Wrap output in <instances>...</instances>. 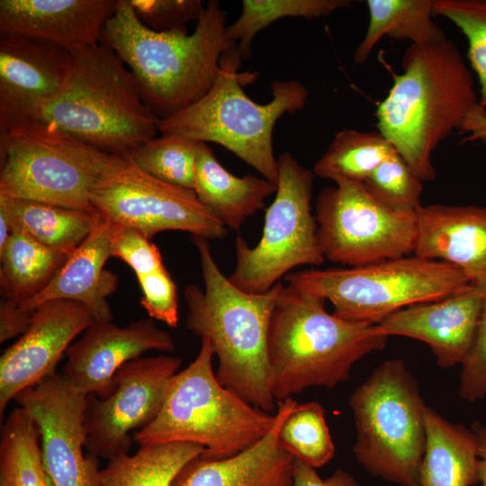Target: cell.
Returning <instances> with one entry per match:
<instances>
[{
  "label": "cell",
  "instance_id": "obj_34",
  "mask_svg": "<svg viewBox=\"0 0 486 486\" xmlns=\"http://www.w3.org/2000/svg\"><path fill=\"white\" fill-rule=\"evenodd\" d=\"M199 145V141L184 136L161 134L141 144L125 158L164 183L194 191Z\"/></svg>",
  "mask_w": 486,
  "mask_h": 486
},
{
  "label": "cell",
  "instance_id": "obj_9",
  "mask_svg": "<svg viewBox=\"0 0 486 486\" xmlns=\"http://www.w3.org/2000/svg\"><path fill=\"white\" fill-rule=\"evenodd\" d=\"M284 280L328 300L335 316L369 325L406 307L446 298L471 283L454 266L415 255L349 268L290 272Z\"/></svg>",
  "mask_w": 486,
  "mask_h": 486
},
{
  "label": "cell",
  "instance_id": "obj_25",
  "mask_svg": "<svg viewBox=\"0 0 486 486\" xmlns=\"http://www.w3.org/2000/svg\"><path fill=\"white\" fill-rule=\"evenodd\" d=\"M425 426L426 449L418 486H472L480 482L478 447L471 428L450 422L428 406Z\"/></svg>",
  "mask_w": 486,
  "mask_h": 486
},
{
  "label": "cell",
  "instance_id": "obj_6",
  "mask_svg": "<svg viewBox=\"0 0 486 486\" xmlns=\"http://www.w3.org/2000/svg\"><path fill=\"white\" fill-rule=\"evenodd\" d=\"M241 61L238 50L225 54L209 92L176 114L158 120V130L161 134L219 144L276 184L277 158L273 148L275 122L284 113L302 110L309 92L297 80H275L270 85L272 100L256 103L246 94L243 86L253 82L256 73H240Z\"/></svg>",
  "mask_w": 486,
  "mask_h": 486
},
{
  "label": "cell",
  "instance_id": "obj_30",
  "mask_svg": "<svg viewBox=\"0 0 486 486\" xmlns=\"http://www.w3.org/2000/svg\"><path fill=\"white\" fill-rule=\"evenodd\" d=\"M0 486H45L40 434L22 407L14 408L1 427Z\"/></svg>",
  "mask_w": 486,
  "mask_h": 486
},
{
  "label": "cell",
  "instance_id": "obj_1",
  "mask_svg": "<svg viewBox=\"0 0 486 486\" xmlns=\"http://www.w3.org/2000/svg\"><path fill=\"white\" fill-rule=\"evenodd\" d=\"M225 17L220 2L211 0L192 33L185 26L159 32L141 22L130 0H118L100 42L123 61L146 104L163 120L203 97L216 81L222 57L238 50L227 38Z\"/></svg>",
  "mask_w": 486,
  "mask_h": 486
},
{
  "label": "cell",
  "instance_id": "obj_44",
  "mask_svg": "<svg viewBox=\"0 0 486 486\" xmlns=\"http://www.w3.org/2000/svg\"><path fill=\"white\" fill-rule=\"evenodd\" d=\"M478 447L480 460L479 475L482 486H486V425L481 422H473L471 425Z\"/></svg>",
  "mask_w": 486,
  "mask_h": 486
},
{
  "label": "cell",
  "instance_id": "obj_16",
  "mask_svg": "<svg viewBox=\"0 0 486 486\" xmlns=\"http://www.w3.org/2000/svg\"><path fill=\"white\" fill-rule=\"evenodd\" d=\"M72 54L53 43L0 36V147L15 129L38 122L70 73Z\"/></svg>",
  "mask_w": 486,
  "mask_h": 486
},
{
  "label": "cell",
  "instance_id": "obj_18",
  "mask_svg": "<svg viewBox=\"0 0 486 486\" xmlns=\"http://www.w3.org/2000/svg\"><path fill=\"white\" fill-rule=\"evenodd\" d=\"M175 341L151 318L124 327L111 321H94L66 352L62 377L77 393L107 396L113 376L126 363L150 350L173 352Z\"/></svg>",
  "mask_w": 486,
  "mask_h": 486
},
{
  "label": "cell",
  "instance_id": "obj_31",
  "mask_svg": "<svg viewBox=\"0 0 486 486\" xmlns=\"http://www.w3.org/2000/svg\"><path fill=\"white\" fill-rule=\"evenodd\" d=\"M395 150L380 131L345 129L336 133L326 152L313 166L315 176L363 183Z\"/></svg>",
  "mask_w": 486,
  "mask_h": 486
},
{
  "label": "cell",
  "instance_id": "obj_23",
  "mask_svg": "<svg viewBox=\"0 0 486 486\" xmlns=\"http://www.w3.org/2000/svg\"><path fill=\"white\" fill-rule=\"evenodd\" d=\"M111 256V221L100 214L90 234L50 283L34 298L20 305L33 311L50 301L69 300L86 305L94 321L112 320L107 298L117 290L119 277L104 268Z\"/></svg>",
  "mask_w": 486,
  "mask_h": 486
},
{
  "label": "cell",
  "instance_id": "obj_12",
  "mask_svg": "<svg viewBox=\"0 0 486 486\" xmlns=\"http://www.w3.org/2000/svg\"><path fill=\"white\" fill-rule=\"evenodd\" d=\"M315 219L321 252L331 262L353 267L414 252L416 212L390 210L361 182L340 180L323 189Z\"/></svg>",
  "mask_w": 486,
  "mask_h": 486
},
{
  "label": "cell",
  "instance_id": "obj_28",
  "mask_svg": "<svg viewBox=\"0 0 486 486\" xmlns=\"http://www.w3.org/2000/svg\"><path fill=\"white\" fill-rule=\"evenodd\" d=\"M204 451L184 442L140 446L133 454L110 459L100 470L99 486H171L182 469Z\"/></svg>",
  "mask_w": 486,
  "mask_h": 486
},
{
  "label": "cell",
  "instance_id": "obj_45",
  "mask_svg": "<svg viewBox=\"0 0 486 486\" xmlns=\"http://www.w3.org/2000/svg\"><path fill=\"white\" fill-rule=\"evenodd\" d=\"M13 234V228L6 215L0 212V251L4 248Z\"/></svg>",
  "mask_w": 486,
  "mask_h": 486
},
{
  "label": "cell",
  "instance_id": "obj_39",
  "mask_svg": "<svg viewBox=\"0 0 486 486\" xmlns=\"http://www.w3.org/2000/svg\"><path fill=\"white\" fill-rule=\"evenodd\" d=\"M137 16L155 32H168L198 21L204 6L200 0H130Z\"/></svg>",
  "mask_w": 486,
  "mask_h": 486
},
{
  "label": "cell",
  "instance_id": "obj_36",
  "mask_svg": "<svg viewBox=\"0 0 486 486\" xmlns=\"http://www.w3.org/2000/svg\"><path fill=\"white\" fill-rule=\"evenodd\" d=\"M434 14L454 22L465 36L479 79V104L486 110V0H435Z\"/></svg>",
  "mask_w": 486,
  "mask_h": 486
},
{
  "label": "cell",
  "instance_id": "obj_19",
  "mask_svg": "<svg viewBox=\"0 0 486 486\" xmlns=\"http://www.w3.org/2000/svg\"><path fill=\"white\" fill-rule=\"evenodd\" d=\"M482 302L478 284L454 293L400 310L375 325L386 337L402 336L426 343L441 368L462 364L475 335Z\"/></svg>",
  "mask_w": 486,
  "mask_h": 486
},
{
  "label": "cell",
  "instance_id": "obj_17",
  "mask_svg": "<svg viewBox=\"0 0 486 486\" xmlns=\"http://www.w3.org/2000/svg\"><path fill=\"white\" fill-rule=\"evenodd\" d=\"M94 321L86 305L69 300L50 301L33 310L28 329L0 358L1 418L17 394L56 374L72 341Z\"/></svg>",
  "mask_w": 486,
  "mask_h": 486
},
{
  "label": "cell",
  "instance_id": "obj_2",
  "mask_svg": "<svg viewBox=\"0 0 486 486\" xmlns=\"http://www.w3.org/2000/svg\"><path fill=\"white\" fill-rule=\"evenodd\" d=\"M401 66L378 105L377 129L422 181H431L436 176L434 150L461 130L479 99L470 69L447 37L410 44Z\"/></svg>",
  "mask_w": 486,
  "mask_h": 486
},
{
  "label": "cell",
  "instance_id": "obj_46",
  "mask_svg": "<svg viewBox=\"0 0 486 486\" xmlns=\"http://www.w3.org/2000/svg\"><path fill=\"white\" fill-rule=\"evenodd\" d=\"M45 486H53L52 482H50V478L47 482V484Z\"/></svg>",
  "mask_w": 486,
  "mask_h": 486
},
{
  "label": "cell",
  "instance_id": "obj_4",
  "mask_svg": "<svg viewBox=\"0 0 486 486\" xmlns=\"http://www.w3.org/2000/svg\"><path fill=\"white\" fill-rule=\"evenodd\" d=\"M325 300L282 285L268 334L271 390L278 402L311 387L333 389L346 382L353 365L382 350L388 338L375 325L328 313Z\"/></svg>",
  "mask_w": 486,
  "mask_h": 486
},
{
  "label": "cell",
  "instance_id": "obj_3",
  "mask_svg": "<svg viewBox=\"0 0 486 486\" xmlns=\"http://www.w3.org/2000/svg\"><path fill=\"white\" fill-rule=\"evenodd\" d=\"M208 239L194 237L204 289L188 284L186 328L209 340L218 359L220 383L249 404L274 411L270 380L268 334L273 309L282 283L265 293H248L233 285L219 268Z\"/></svg>",
  "mask_w": 486,
  "mask_h": 486
},
{
  "label": "cell",
  "instance_id": "obj_7",
  "mask_svg": "<svg viewBox=\"0 0 486 486\" xmlns=\"http://www.w3.org/2000/svg\"><path fill=\"white\" fill-rule=\"evenodd\" d=\"M214 356L207 339L194 360L169 381L156 418L132 434L140 446L184 442L202 446L211 459L227 458L259 442L275 416L223 387L212 368Z\"/></svg>",
  "mask_w": 486,
  "mask_h": 486
},
{
  "label": "cell",
  "instance_id": "obj_43",
  "mask_svg": "<svg viewBox=\"0 0 486 486\" xmlns=\"http://www.w3.org/2000/svg\"><path fill=\"white\" fill-rule=\"evenodd\" d=\"M460 131L469 134L465 141L486 140V110L478 104L468 114Z\"/></svg>",
  "mask_w": 486,
  "mask_h": 486
},
{
  "label": "cell",
  "instance_id": "obj_26",
  "mask_svg": "<svg viewBox=\"0 0 486 486\" xmlns=\"http://www.w3.org/2000/svg\"><path fill=\"white\" fill-rule=\"evenodd\" d=\"M0 212L14 230L70 256L87 238L100 218L87 212L40 202L0 196Z\"/></svg>",
  "mask_w": 486,
  "mask_h": 486
},
{
  "label": "cell",
  "instance_id": "obj_11",
  "mask_svg": "<svg viewBox=\"0 0 486 486\" xmlns=\"http://www.w3.org/2000/svg\"><path fill=\"white\" fill-rule=\"evenodd\" d=\"M277 189L260 240L255 247L240 236L235 240L236 265L228 278L248 293H265L293 268L326 260L311 212L313 172L289 152L277 158Z\"/></svg>",
  "mask_w": 486,
  "mask_h": 486
},
{
  "label": "cell",
  "instance_id": "obj_8",
  "mask_svg": "<svg viewBox=\"0 0 486 486\" xmlns=\"http://www.w3.org/2000/svg\"><path fill=\"white\" fill-rule=\"evenodd\" d=\"M353 453L372 476L399 486H418L426 449L427 405L401 359L381 363L351 393Z\"/></svg>",
  "mask_w": 486,
  "mask_h": 486
},
{
  "label": "cell",
  "instance_id": "obj_5",
  "mask_svg": "<svg viewBox=\"0 0 486 486\" xmlns=\"http://www.w3.org/2000/svg\"><path fill=\"white\" fill-rule=\"evenodd\" d=\"M71 54L68 80L38 122L123 158L156 137L159 119L112 49L100 42Z\"/></svg>",
  "mask_w": 486,
  "mask_h": 486
},
{
  "label": "cell",
  "instance_id": "obj_20",
  "mask_svg": "<svg viewBox=\"0 0 486 486\" xmlns=\"http://www.w3.org/2000/svg\"><path fill=\"white\" fill-rule=\"evenodd\" d=\"M118 0H1L0 36L53 43L70 53L100 43Z\"/></svg>",
  "mask_w": 486,
  "mask_h": 486
},
{
  "label": "cell",
  "instance_id": "obj_33",
  "mask_svg": "<svg viewBox=\"0 0 486 486\" xmlns=\"http://www.w3.org/2000/svg\"><path fill=\"white\" fill-rule=\"evenodd\" d=\"M277 442L294 460L314 469L327 464L335 454L325 410L317 401L296 402L281 425Z\"/></svg>",
  "mask_w": 486,
  "mask_h": 486
},
{
  "label": "cell",
  "instance_id": "obj_10",
  "mask_svg": "<svg viewBox=\"0 0 486 486\" xmlns=\"http://www.w3.org/2000/svg\"><path fill=\"white\" fill-rule=\"evenodd\" d=\"M120 158L48 123L22 126L0 147V196L96 212L91 192Z\"/></svg>",
  "mask_w": 486,
  "mask_h": 486
},
{
  "label": "cell",
  "instance_id": "obj_42",
  "mask_svg": "<svg viewBox=\"0 0 486 486\" xmlns=\"http://www.w3.org/2000/svg\"><path fill=\"white\" fill-rule=\"evenodd\" d=\"M292 486H358L356 479L343 470L321 479L316 469L294 460Z\"/></svg>",
  "mask_w": 486,
  "mask_h": 486
},
{
  "label": "cell",
  "instance_id": "obj_14",
  "mask_svg": "<svg viewBox=\"0 0 486 486\" xmlns=\"http://www.w3.org/2000/svg\"><path fill=\"white\" fill-rule=\"evenodd\" d=\"M181 364L175 356L139 357L116 372L107 396H86L84 428L88 453L107 460L127 454L132 434L158 416L167 384Z\"/></svg>",
  "mask_w": 486,
  "mask_h": 486
},
{
  "label": "cell",
  "instance_id": "obj_37",
  "mask_svg": "<svg viewBox=\"0 0 486 486\" xmlns=\"http://www.w3.org/2000/svg\"><path fill=\"white\" fill-rule=\"evenodd\" d=\"M112 256L126 263L137 277L165 267L158 248L139 231L111 222Z\"/></svg>",
  "mask_w": 486,
  "mask_h": 486
},
{
  "label": "cell",
  "instance_id": "obj_32",
  "mask_svg": "<svg viewBox=\"0 0 486 486\" xmlns=\"http://www.w3.org/2000/svg\"><path fill=\"white\" fill-rule=\"evenodd\" d=\"M350 5L348 0H243L240 14L227 26L226 35L241 58H249L257 32L275 21L285 17H325Z\"/></svg>",
  "mask_w": 486,
  "mask_h": 486
},
{
  "label": "cell",
  "instance_id": "obj_22",
  "mask_svg": "<svg viewBox=\"0 0 486 486\" xmlns=\"http://www.w3.org/2000/svg\"><path fill=\"white\" fill-rule=\"evenodd\" d=\"M292 398L277 402L275 421L255 446L235 455L189 462L171 486H292L294 459L277 442L284 418L296 404Z\"/></svg>",
  "mask_w": 486,
  "mask_h": 486
},
{
  "label": "cell",
  "instance_id": "obj_35",
  "mask_svg": "<svg viewBox=\"0 0 486 486\" xmlns=\"http://www.w3.org/2000/svg\"><path fill=\"white\" fill-rule=\"evenodd\" d=\"M422 180L394 151L363 182L382 204L397 212H416L420 207Z\"/></svg>",
  "mask_w": 486,
  "mask_h": 486
},
{
  "label": "cell",
  "instance_id": "obj_24",
  "mask_svg": "<svg viewBox=\"0 0 486 486\" xmlns=\"http://www.w3.org/2000/svg\"><path fill=\"white\" fill-rule=\"evenodd\" d=\"M277 185L264 177L232 175L204 142H200L194 192L228 229L238 230L248 218L265 208Z\"/></svg>",
  "mask_w": 486,
  "mask_h": 486
},
{
  "label": "cell",
  "instance_id": "obj_27",
  "mask_svg": "<svg viewBox=\"0 0 486 486\" xmlns=\"http://www.w3.org/2000/svg\"><path fill=\"white\" fill-rule=\"evenodd\" d=\"M435 0H367L370 21L354 60L364 63L378 41L387 36L426 45L446 38L433 19Z\"/></svg>",
  "mask_w": 486,
  "mask_h": 486
},
{
  "label": "cell",
  "instance_id": "obj_38",
  "mask_svg": "<svg viewBox=\"0 0 486 486\" xmlns=\"http://www.w3.org/2000/svg\"><path fill=\"white\" fill-rule=\"evenodd\" d=\"M482 302L475 335L471 349L462 365L459 395L474 402L486 396V281L478 284Z\"/></svg>",
  "mask_w": 486,
  "mask_h": 486
},
{
  "label": "cell",
  "instance_id": "obj_29",
  "mask_svg": "<svg viewBox=\"0 0 486 486\" xmlns=\"http://www.w3.org/2000/svg\"><path fill=\"white\" fill-rule=\"evenodd\" d=\"M69 256L14 230L0 251V287L4 298L22 304L50 283Z\"/></svg>",
  "mask_w": 486,
  "mask_h": 486
},
{
  "label": "cell",
  "instance_id": "obj_13",
  "mask_svg": "<svg viewBox=\"0 0 486 486\" xmlns=\"http://www.w3.org/2000/svg\"><path fill=\"white\" fill-rule=\"evenodd\" d=\"M90 200L94 209L112 223L133 229L149 239L166 230L206 239L223 238L228 233L194 191L164 183L123 157L97 182Z\"/></svg>",
  "mask_w": 486,
  "mask_h": 486
},
{
  "label": "cell",
  "instance_id": "obj_15",
  "mask_svg": "<svg viewBox=\"0 0 486 486\" xmlns=\"http://www.w3.org/2000/svg\"><path fill=\"white\" fill-rule=\"evenodd\" d=\"M14 400L39 428L43 465L53 486H99L98 457L84 454L86 396L56 373Z\"/></svg>",
  "mask_w": 486,
  "mask_h": 486
},
{
  "label": "cell",
  "instance_id": "obj_21",
  "mask_svg": "<svg viewBox=\"0 0 486 486\" xmlns=\"http://www.w3.org/2000/svg\"><path fill=\"white\" fill-rule=\"evenodd\" d=\"M416 216L415 256L453 265L471 283L486 281V207L421 205Z\"/></svg>",
  "mask_w": 486,
  "mask_h": 486
},
{
  "label": "cell",
  "instance_id": "obj_40",
  "mask_svg": "<svg viewBox=\"0 0 486 486\" xmlns=\"http://www.w3.org/2000/svg\"><path fill=\"white\" fill-rule=\"evenodd\" d=\"M142 296L140 304L149 318L176 328L179 322L176 285L166 267L137 277Z\"/></svg>",
  "mask_w": 486,
  "mask_h": 486
},
{
  "label": "cell",
  "instance_id": "obj_41",
  "mask_svg": "<svg viewBox=\"0 0 486 486\" xmlns=\"http://www.w3.org/2000/svg\"><path fill=\"white\" fill-rule=\"evenodd\" d=\"M33 311L23 309L18 302L2 299L0 302V343L21 337L30 327Z\"/></svg>",
  "mask_w": 486,
  "mask_h": 486
}]
</instances>
